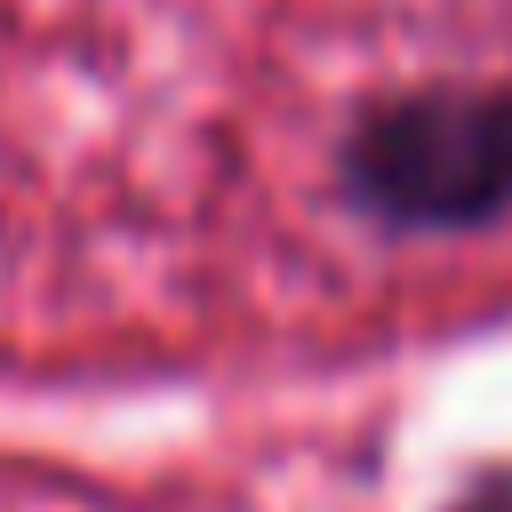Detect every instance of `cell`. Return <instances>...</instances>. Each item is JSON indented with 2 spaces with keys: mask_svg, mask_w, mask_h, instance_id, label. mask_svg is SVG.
Masks as SVG:
<instances>
[{
  "mask_svg": "<svg viewBox=\"0 0 512 512\" xmlns=\"http://www.w3.org/2000/svg\"><path fill=\"white\" fill-rule=\"evenodd\" d=\"M344 192L408 232L488 224L512 208V88H416L344 144Z\"/></svg>",
  "mask_w": 512,
  "mask_h": 512,
  "instance_id": "obj_1",
  "label": "cell"
},
{
  "mask_svg": "<svg viewBox=\"0 0 512 512\" xmlns=\"http://www.w3.org/2000/svg\"><path fill=\"white\" fill-rule=\"evenodd\" d=\"M456 512H512V480H488V488H472Z\"/></svg>",
  "mask_w": 512,
  "mask_h": 512,
  "instance_id": "obj_2",
  "label": "cell"
}]
</instances>
